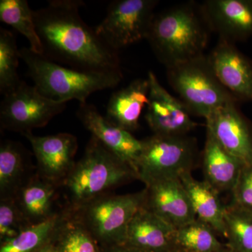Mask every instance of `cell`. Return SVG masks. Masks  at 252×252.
<instances>
[{"label":"cell","mask_w":252,"mask_h":252,"mask_svg":"<svg viewBox=\"0 0 252 252\" xmlns=\"http://www.w3.org/2000/svg\"><path fill=\"white\" fill-rule=\"evenodd\" d=\"M225 238L238 252H252V212L232 204L225 207Z\"/></svg>","instance_id":"obj_27"},{"label":"cell","mask_w":252,"mask_h":252,"mask_svg":"<svg viewBox=\"0 0 252 252\" xmlns=\"http://www.w3.org/2000/svg\"><path fill=\"white\" fill-rule=\"evenodd\" d=\"M61 187L36 170L14 196L16 205L28 225L38 224L64 211L59 207Z\"/></svg>","instance_id":"obj_17"},{"label":"cell","mask_w":252,"mask_h":252,"mask_svg":"<svg viewBox=\"0 0 252 252\" xmlns=\"http://www.w3.org/2000/svg\"><path fill=\"white\" fill-rule=\"evenodd\" d=\"M52 243L59 252H100V247L90 232L67 212Z\"/></svg>","instance_id":"obj_26"},{"label":"cell","mask_w":252,"mask_h":252,"mask_svg":"<svg viewBox=\"0 0 252 252\" xmlns=\"http://www.w3.org/2000/svg\"><path fill=\"white\" fill-rule=\"evenodd\" d=\"M21 52L12 32L0 29V93L9 94L21 82L18 74Z\"/></svg>","instance_id":"obj_28"},{"label":"cell","mask_w":252,"mask_h":252,"mask_svg":"<svg viewBox=\"0 0 252 252\" xmlns=\"http://www.w3.org/2000/svg\"><path fill=\"white\" fill-rule=\"evenodd\" d=\"M134 178L137 177L132 167L92 136L84 155L61 186L64 209L75 211Z\"/></svg>","instance_id":"obj_3"},{"label":"cell","mask_w":252,"mask_h":252,"mask_svg":"<svg viewBox=\"0 0 252 252\" xmlns=\"http://www.w3.org/2000/svg\"><path fill=\"white\" fill-rule=\"evenodd\" d=\"M23 135L32 147L37 162V172L61 186L76 163L77 137L66 132L47 136H35L28 132Z\"/></svg>","instance_id":"obj_13"},{"label":"cell","mask_w":252,"mask_h":252,"mask_svg":"<svg viewBox=\"0 0 252 252\" xmlns=\"http://www.w3.org/2000/svg\"><path fill=\"white\" fill-rule=\"evenodd\" d=\"M200 8L220 38L235 43L252 36V0H207Z\"/></svg>","instance_id":"obj_15"},{"label":"cell","mask_w":252,"mask_h":252,"mask_svg":"<svg viewBox=\"0 0 252 252\" xmlns=\"http://www.w3.org/2000/svg\"><path fill=\"white\" fill-rule=\"evenodd\" d=\"M149 81L137 79L111 96L106 119L114 126L133 132L139 127L142 111L149 102Z\"/></svg>","instance_id":"obj_19"},{"label":"cell","mask_w":252,"mask_h":252,"mask_svg":"<svg viewBox=\"0 0 252 252\" xmlns=\"http://www.w3.org/2000/svg\"><path fill=\"white\" fill-rule=\"evenodd\" d=\"M66 216L64 210L42 223L30 225L16 238L1 243L0 252H37L52 241Z\"/></svg>","instance_id":"obj_23"},{"label":"cell","mask_w":252,"mask_h":252,"mask_svg":"<svg viewBox=\"0 0 252 252\" xmlns=\"http://www.w3.org/2000/svg\"><path fill=\"white\" fill-rule=\"evenodd\" d=\"M210 31L200 5L189 1L154 15L147 40L167 68L203 56Z\"/></svg>","instance_id":"obj_2"},{"label":"cell","mask_w":252,"mask_h":252,"mask_svg":"<svg viewBox=\"0 0 252 252\" xmlns=\"http://www.w3.org/2000/svg\"><path fill=\"white\" fill-rule=\"evenodd\" d=\"M176 228L144 208L131 220L126 245L140 252H177Z\"/></svg>","instance_id":"obj_18"},{"label":"cell","mask_w":252,"mask_h":252,"mask_svg":"<svg viewBox=\"0 0 252 252\" xmlns=\"http://www.w3.org/2000/svg\"><path fill=\"white\" fill-rule=\"evenodd\" d=\"M214 252H238L236 251H235L234 250H233V249H231L229 248V247L228 246V245H223V247H221L220 249H219L218 250H217V251Z\"/></svg>","instance_id":"obj_33"},{"label":"cell","mask_w":252,"mask_h":252,"mask_svg":"<svg viewBox=\"0 0 252 252\" xmlns=\"http://www.w3.org/2000/svg\"><path fill=\"white\" fill-rule=\"evenodd\" d=\"M81 0H52L33 11L44 57L89 72L122 73L119 51L105 44L81 18Z\"/></svg>","instance_id":"obj_1"},{"label":"cell","mask_w":252,"mask_h":252,"mask_svg":"<svg viewBox=\"0 0 252 252\" xmlns=\"http://www.w3.org/2000/svg\"><path fill=\"white\" fill-rule=\"evenodd\" d=\"M37 252H59L56 250V248H55L54 244H53L52 241L50 242L49 243L46 244V245H44L42 248H41L40 250H39Z\"/></svg>","instance_id":"obj_32"},{"label":"cell","mask_w":252,"mask_h":252,"mask_svg":"<svg viewBox=\"0 0 252 252\" xmlns=\"http://www.w3.org/2000/svg\"><path fill=\"white\" fill-rule=\"evenodd\" d=\"M203 160L205 181L219 192L232 191L246 165L220 145L207 129Z\"/></svg>","instance_id":"obj_20"},{"label":"cell","mask_w":252,"mask_h":252,"mask_svg":"<svg viewBox=\"0 0 252 252\" xmlns=\"http://www.w3.org/2000/svg\"><path fill=\"white\" fill-rule=\"evenodd\" d=\"M67 102L48 98L35 86L24 81L4 95L0 107V123L6 130L24 134L44 127L66 108Z\"/></svg>","instance_id":"obj_8"},{"label":"cell","mask_w":252,"mask_h":252,"mask_svg":"<svg viewBox=\"0 0 252 252\" xmlns=\"http://www.w3.org/2000/svg\"><path fill=\"white\" fill-rule=\"evenodd\" d=\"M0 20L27 38L30 49L43 55V47L36 32L33 11L27 0H1Z\"/></svg>","instance_id":"obj_24"},{"label":"cell","mask_w":252,"mask_h":252,"mask_svg":"<svg viewBox=\"0 0 252 252\" xmlns=\"http://www.w3.org/2000/svg\"><path fill=\"white\" fill-rule=\"evenodd\" d=\"M34 86L48 98L80 103L97 91L113 89L122 82L123 73L89 72L66 67L53 62L30 48L20 50Z\"/></svg>","instance_id":"obj_4"},{"label":"cell","mask_w":252,"mask_h":252,"mask_svg":"<svg viewBox=\"0 0 252 252\" xmlns=\"http://www.w3.org/2000/svg\"><path fill=\"white\" fill-rule=\"evenodd\" d=\"M207 57L220 84L238 102L252 101V61L234 43L220 38Z\"/></svg>","instance_id":"obj_12"},{"label":"cell","mask_w":252,"mask_h":252,"mask_svg":"<svg viewBox=\"0 0 252 252\" xmlns=\"http://www.w3.org/2000/svg\"><path fill=\"white\" fill-rule=\"evenodd\" d=\"M28 226L14 198L0 199L1 243L16 238Z\"/></svg>","instance_id":"obj_29"},{"label":"cell","mask_w":252,"mask_h":252,"mask_svg":"<svg viewBox=\"0 0 252 252\" xmlns=\"http://www.w3.org/2000/svg\"><path fill=\"white\" fill-rule=\"evenodd\" d=\"M29 154L21 144L4 140L0 145V199L14 198L33 174Z\"/></svg>","instance_id":"obj_22"},{"label":"cell","mask_w":252,"mask_h":252,"mask_svg":"<svg viewBox=\"0 0 252 252\" xmlns=\"http://www.w3.org/2000/svg\"><path fill=\"white\" fill-rule=\"evenodd\" d=\"M180 179L187 190L197 219L205 222L217 234L225 238V206L220 202L216 189L206 181L195 180L190 171L181 174Z\"/></svg>","instance_id":"obj_21"},{"label":"cell","mask_w":252,"mask_h":252,"mask_svg":"<svg viewBox=\"0 0 252 252\" xmlns=\"http://www.w3.org/2000/svg\"><path fill=\"white\" fill-rule=\"evenodd\" d=\"M144 185V208L146 210L176 229L196 220L190 198L180 177H164Z\"/></svg>","instance_id":"obj_11"},{"label":"cell","mask_w":252,"mask_h":252,"mask_svg":"<svg viewBox=\"0 0 252 252\" xmlns=\"http://www.w3.org/2000/svg\"><path fill=\"white\" fill-rule=\"evenodd\" d=\"M210 225L196 219L176 229V251L214 252L223 246Z\"/></svg>","instance_id":"obj_25"},{"label":"cell","mask_w":252,"mask_h":252,"mask_svg":"<svg viewBox=\"0 0 252 252\" xmlns=\"http://www.w3.org/2000/svg\"><path fill=\"white\" fill-rule=\"evenodd\" d=\"M237 103L230 102L214 111L205 119L206 128L227 152L245 165H252V131Z\"/></svg>","instance_id":"obj_14"},{"label":"cell","mask_w":252,"mask_h":252,"mask_svg":"<svg viewBox=\"0 0 252 252\" xmlns=\"http://www.w3.org/2000/svg\"></svg>","instance_id":"obj_34"},{"label":"cell","mask_w":252,"mask_h":252,"mask_svg":"<svg viewBox=\"0 0 252 252\" xmlns=\"http://www.w3.org/2000/svg\"><path fill=\"white\" fill-rule=\"evenodd\" d=\"M100 252H140L126 244L100 248Z\"/></svg>","instance_id":"obj_31"},{"label":"cell","mask_w":252,"mask_h":252,"mask_svg":"<svg viewBox=\"0 0 252 252\" xmlns=\"http://www.w3.org/2000/svg\"><path fill=\"white\" fill-rule=\"evenodd\" d=\"M77 117L93 137L130 165L135 172L136 161L142 149V140L136 139L132 132L109 122L94 104L80 103Z\"/></svg>","instance_id":"obj_16"},{"label":"cell","mask_w":252,"mask_h":252,"mask_svg":"<svg viewBox=\"0 0 252 252\" xmlns=\"http://www.w3.org/2000/svg\"><path fill=\"white\" fill-rule=\"evenodd\" d=\"M157 0L112 1L105 18L95 28L99 37L115 51L147 39Z\"/></svg>","instance_id":"obj_9"},{"label":"cell","mask_w":252,"mask_h":252,"mask_svg":"<svg viewBox=\"0 0 252 252\" xmlns=\"http://www.w3.org/2000/svg\"><path fill=\"white\" fill-rule=\"evenodd\" d=\"M149 102L145 119L154 135H186L198 124L185 104L164 89L154 72H149Z\"/></svg>","instance_id":"obj_10"},{"label":"cell","mask_w":252,"mask_h":252,"mask_svg":"<svg viewBox=\"0 0 252 252\" xmlns=\"http://www.w3.org/2000/svg\"><path fill=\"white\" fill-rule=\"evenodd\" d=\"M232 192L233 204L252 212V165L242 169Z\"/></svg>","instance_id":"obj_30"},{"label":"cell","mask_w":252,"mask_h":252,"mask_svg":"<svg viewBox=\"0 0 252 252\" xmlns=\"http://www.w3.org/2000/svg\"><path fill=\"white\" fill-rule=\"evenodd\" d=\"M196 144L186 135L151 136L142 140L136 161L137 179L146 184L164 177H179L190 171L196 157Z\"/></svg>","instance_id":"obj_7"},{"label":"cell","mask_w":252,"mask_h":252,"mask_svg":"<svg viewBox=\"0 0 252 252\" xmlns=\"http://www.w3.org/2000/svg\"><path fill=\"white\" fill-rule=\"evenodd\" d=\"M145 189L126 195L111 193L94 199L69 215L90 232L100 248L125 243L129 223L144 207Z\"/></svg>","instance_id":"obj_6"},{"label":"cell","mask_w":252,"mask_h":252,"mask_svg":"<svg viewBox=\"0 0 252 252\" xmlns=\"http://www.w3.org/2000/svg\"><path fill=\"white\" fill-rule=\"evenodd\" d=\"M169 84L190 114L206 119L217 109L236 99L220 84L207 56L167 67Z\"/></svg>","instance_id":"obj_5"}]
</instances>
